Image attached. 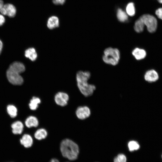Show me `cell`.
I'll return each instance as SVG.
<instances>
[{
	"mask_svg": "<svg viewBox=\"0 0 162 162\" xmlns=\"http://www.w3.org/2000/svg\"><path fill=\"white\" fill-rule=\"evenodd\" d=\"M91 76L88 71H79L76 74L77 86L81 93L86 97L92 95L96 88L94 85L88 82Z\"/></svg>",
	"mask_w": 162,
	"mask_h": 162,
	"instance_id": "obj_1",
	"label": "cell"
},
{
	"mask_svg": "<svg viewBox=\"0 0 162 162\" xmlns=\"http://www.w3.org/2000/svg\"><path fill=\"white\" fill-rule=\"evenodd\" d=\"M25 70V66L22 63L18 62H13L10 65L6 72L8 80L14 85H22L23 82V80L20 74L24 72Z\"/></svg>",
	"mask_w": 162,
	"mask_h": 162,
	"instance_id": "obj_2",
	"label": "cell"
},
{
	"mask_svg": "<svg viewBox=\"0 0 162 162\" xmlns=\"http://www.w3.org/2000/svg\"><path fill=\"white\" fill-rule=\"evenodd\" d=\"M60 149L62 156L70 160L76 159L79 153L78 145L69 139L63 140L61 143Z\"/></svg>",
	"mask_w": 162,
	"mask_h": 162,
	"instance_id": "obj_3",
	"label": "cell"
},
{
	"mask_svg": "<svg viewBox=\"0 0 162 162\" xmlns=\"http://www.w3.org/2000/svg\"><path fill=\"white\" fill-rule=\"evenodd\" d=\"M120 56V52L118 48L110 47L104 50L102 59L106 64L116 66L119 62Z\"/></svg>",
	"mask_w": 162,
	"mask_h": 162,
	"instance_id": "obj_4",
	"label": "cell"
},
{
	"mask_svg": "<svg viewBox=\"0 0 162 162\" xmlns=\"http://www.w3.org/2000/svg\"><path fill=\"white\" fill-rule=\"evenodd\" d=\"M148 31L150 33L155 32L157 27V21L154 16L148 14H144L140 17Z\"/></svg>",
	"mask_w": 162,
	"mask_h": 162,
	"instance_id": "obj_5",
	"label": "cell"
},
{
	"mask_svg": "<svg viewBox=\"0 0 162 162\" xmlns=\"http://www.w3.org/2000/svg\"><path fill=\"white\" fill-rule=\"evenodd\" d=\"M16 10L15 6L12 4L8 3L4 4L0 9V12L3 15L13 17L16 14Z\"/></svg>",
	"mask_w": 162,
	"mask_h": 162,
	"instance_id": "obj_6",
	"label": "cell"
},
{
	"mask_svg": "<svg viewBox=\"0 0 162 162\" xmlns=\"http://www.w3.org/2000/svg\"><path fill=\"white\" fill-rule=\"evenodd\" d=\"M69 97L66 93L59 92L55 95L54 98L55 101L58 105L62 106H65L68 104Z\"/></svg>",
	"mask_w": 162,
	"mask_h": 162,
	"instance_id": "obj_7",
	"label": "cell"
},
{
	"mask_svg": "<svg viewBox=\"0 0 162 162\" xmlns=\"http://www.w3.org/2000/svg\"><path fill=\"white\" fill-rule=\"evenodd\" d=\"M76 115L79 119L83 120L88 117L90 115L91 111L89 108L85 106H79L76 112Z\"/></svg>",
	"mask_w": 162,
	"mask_h": 162,
	"instance_id": "obj_8",
	"label": "cell"
},
{
	"mask_svg": "<svg viewBox=\"0 0 162 162\" xmlns=\"http://www.w3.org/2000/svg\"><path fill=\"white\" fill-rule=\"evenodd\" d=\"M144 78L146 81L150 82L156 81L159 78L158 73L154 70H148L145 74Z\"/></svg>",
	"mask_w": 162,
	"mask_h": 162,
	"instance_id": "obj_9",
	"label": "cell"
},
{
	"mask_svg": "<svg viewBox=\"0 0 162 162\" xmlns=\"http://www.w3.org/2000/svg\"><path fill=\"white\" fill-rule=\"evenodd\" d=\"M132 54L137 60H140L144 58L146 56V52L144 49L136 47L132 50Z\"/></svg>",
	"mask_w": 162,
	"mask_h": 162,
	"instance_id": "obj_10",
	"label": "cell"
},
{
	"mask_svg": "<svg viewBox=\"0 0 162 162\" xmlns=\"http://www.w3.org/2000/svg\"><path fill=\"white\" fill-rule=\"evenodd\" d=\"M59 20L56 16H50L47 19L46 26L50 29L52 30L58 27L59 26Z\"/></svg>",
	"mask_w": 162,
	"mask_h": 162,
	"instance_id": "obj_11",
	"label": "cell"
},
{
	"mask_svg": "<svg viewBox=\"0 0 162 162\" xmlns=\"http://www.w3.org/2000/svg\"><path fill=\"white\" fill-rule=\"evenodd\" d=\"M33 140L31 136L29 134H25L20 140L21 144L26 148L31 147L33 144Z\"/></svg>",
	"mask_w": 162,
	"mask_h": 162,
	"instance_id": "obj_12",
	"label": "cell"
},
{
	"mask_svg": "<svg viewBox=\"0 0 162 162\" xmlns=\"http://www.w3.org/2000/svg\"><path fill=\"white\" fill-rule=\"evenodd\" d=\"M12 132L14 134H21L23 130V125L22 123L17 121L13 123L11 125Z\"/></svg>",
	"mask_w": 162,
	"mask_h": 162,
	"instance_id": "obj_13",
	"label": "cell"
},
{
	"mask_svg": "<svg viewBox=\"0 0 162 162\" xmlns=\"http://www.w3.org/2000/svg\"><path fill=\"white\" fill-rule=\"evenodd\" d=\"M25 56L32 61H34L37 58L38 55L35 49L34 48H29L26 50Z\"/></svg>",
	"mask_w": 162,
	"mask_h": 162,
	"instance_id": "obj_14",
	"label": "cell"
},
{
	"mask_svg": "<svg viewBox=\"0 0 162 162\" xmlns=\"http://www.w3.org/2000/svg\"><path fill=\"white\" fill-rule=\"evenodd\" d=\"M26 126L28 128L36 127L38 126L39 122L38 119L35 116H30L28 117L25 122Z\"/></svg>",
	"mask_w": 162,
	"mask_h": 162,
	"instance_id": "obj_15",
	"label": "cell"
},
{
	"mask_svg": "<svg viewBox=\"0 0 162 162\" xmlns=\"http://www.w3.org/2000/svg\"><path fill=\"white\" fill-rule=\"evenodd\" d=\"M47 134V132L46 130L43 128H40L36 131L34 136L36 139L41 140L46 138Z\"/></svg>",
	"mask_w": 162,
	"mask_h": 162,
	"instance_id": "obj_16",
	"label": "cell"
},
{
	"mask_svg": "<svg viewBox=\"0 0 162 162\" xmlns=\"http://www.w3.org/2000/svg\"><path fill=\"white\" fill-rule=\"evenodd\" d=\"M41 100L39 98L35 97H33L29 104V108L32 110H36Z\"/></svg>",
	"mask_w": 162,
	"mask_h": 162,
	"instance_id": "obj_17",
	"label": "cell"
},
{
	"mask_svg": "<svg viewBox=\"0 0 162 162\" xmlns=\"http://www.w3.org/2000/svg\"><path fill=\"white\" fill-rule=\"evenodd\" d=\"M145 25L141 19L140 18L135 22L134 29L137 33L142 32L144 29Z\"/></svg>",
	"mask_w": 162,
	"mask_h": 162,
	"instance_id": "obj_18",
	"label": "cell"
},
{
	"mask_svg": "<svg viewBox=\"0 0 162 162\" xmlns=\"http://www.w3.org/2000/svg\"><path fill=\"white\" fill-rule=\"evenodd\" d=\"M117 16L119 21L122 22H125L128 19V16L126 13L120 8L117 10Z\"/></svg>",
	"mask_w": 162,
	"mask_h": 162,
	"instance_id": "obj_19",
	"label": "cell"
},
{
	"mask_svg": "<svg viewBox=\"0 0 162 162\" xmlns=\"http://www.w3.org/2000/svg\"><path fill=\"white\" fill-rule=\"evenodd\" d=\"M7 112L12 118L16 117L17 115V110L14 105H8L7 107Z\"/></svg>",
	"mask_w": 162,
	"mask_h": 162,
	"instance_id": "obj_20",
	"label": "cell"
},
{
	"mask_svg": "<svg viewBox=\"0 0 162 162\" xmlns=\"http://www.w3.org/2000/svg\"><path fill=\"white\" fill-rule=\"evenodd\" d=\"M128 147L129 150L130 152H132L139 149L140 148V146L137 141L134 140H131L129 141L128 143Z\"/></svg>",
	"mask_w": 162,
	"mask_h": 162,
	"instance_id": "obj_21",
	"label": "cell"
},
{
	"mask_svg": "<svg viewBox=\"0 0 162 162\" xmlns=\"http://www.w3.org/2000/svg\"><path fill=\"white\" fill-rule=\"evenodd\" d=\"M126 11L128 15L130 16H134L135 12L134 4L132 2L128 3L126 7Z\"/></svg>",
	"mask_w": 162,
	"mask_h": 162,
	"instance_id": "obj_22",
	"label": "cell"
},
{
	"mask_svg": "<svg viewBox=\"0 0 162 162\" xmlns=\"http://www.w3.org/2000/svg\"><path fill=\"white\" fill-rule=\"evenodd\" d=\"M126 158L125 156L122 154H118L114 160V162H126Z\"/></svg>",
	"mask_w": 162,
	"mask_h": 162,
	"instance_id": "obj_23",
	"label": "cell"
},
{
	"mask_svg": "<svg viewBox=\"0 0 162 162\" xmlns=\"http://www.w3.org/2000/svg\"><path fill=\"white\" fill-rule=\"evenodd\" d=\"M66 0H52L53 4L56 5H63Z\"/></svg>",
	"mask_w": 162,
	"mask_h": 162,
	"instance_id": "obj_24",
	"label": "cell"
},
{
	"mask_svg": "<svg viewBox=\"0 0 162 162\" xmlns=\"http://www.w3.org/2000/svg\"><path fill=\"white\" fill-rule=\"evenodd\" d=\"M155 13L158 17L162 20V8L157 9L156 10Z\"/></svg>",
	"mask_w": 162,
	"mask_h": 162,
	"instance_id": "obj_25",
	"label": "cell"
},
{
	"mask_svg": "<svg viewBox=\"0 0 162 162\" xmlns=\"http://www.w3.org/2000/svg\"><path fill=\"white\" fill-rule=\"evenodd\" d=\"M5 18L4 15L0 14V26H2L5 22Z\"/></svg>",
	"mask_w": 162,
	"mask_h": 162,
	"instance_id": "obj_26",
	"label": "cell"
},
{
	"mask_svg": "<svg viewBox=\"0 0 162 162\" xmlns=\"http://www.w3.org/2000/svg\"><path fill=\"white\" fill-rule=\"evenodd\" d=\"M4 3L2 0H0V9L3 7Z\"/></svg>",
	"mask_w": 162,
	"mask_h": 162,
	"instance_id": "obj_27",
	"label": "cell"
},
{
	"mask_svg": "<svg viewBox=\"0 0 162 162\" xmlns=\"http://www.w3.org/2000/svg\"><path fill=\"white\" fill-rule=\"evenodd\" d=\"M2 47L3 44L1 40H0V54L2 51Z\"/></svg>",
	"mask_w": 162,
	"mask_h": 162,
	"instance_id": "obj_28",
	"label": "cell"
},
{
	"mask_svg": "<svg viewBox=\"0 0 162 162\" xmlns=\"http://www.w3.org/2000/svg\"><path fill=\"white\" fill-rule=\"evenodd\" d=\"M50 162H59L56 159L53 158L52 159Z\"/></svg>",
	"mask_w": 162,
	"mask_h": 162,
	"instance_id": "obj_29",
	"label": "cell"
},
{
	"mask_svg": "<svg viewBox=\"0 0 162 162\" xmlns=\"http://www.w3.org/2000/svg\"><path fill=\"white\" fill-rule=\"evenodd\" d=\"M157 0L159 3L162 4V0Z\"/></svg>",
	"mask_w": 162,
	"mask_h": 162,
	"instance_id": "obj_30",
	"label": "cell"
},
{
	"mask_svg": "<svg viewBox=\"0 0 162 162\" xmlns=\"http://www.w3.org/2000/svg\"></svg>",
	"mask_w": 162,
	"mask_h": 162,
	"instance_id": "obj_31",
	"label": "cell"
},
{
	"mask_svg": "<svg viewBox=\"0 0 162 162\" xmlns=\"http://www.w3.org/2000/svg\"></svg>",
	"mask_w": 162,
	"mask_h": 162,
	"instance_id": "obj_32",
	"label": "cell"
}]
</instances>
